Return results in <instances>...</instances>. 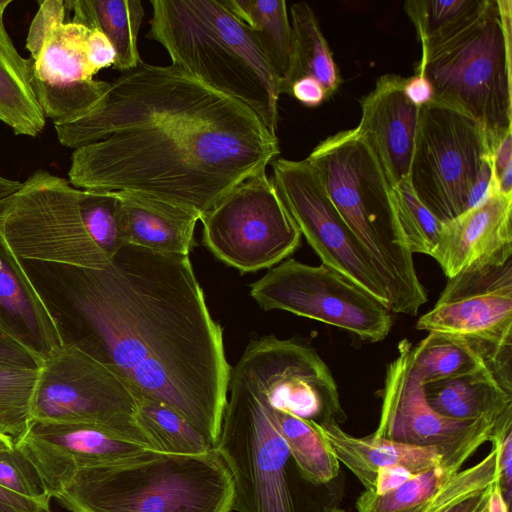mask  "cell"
<instances>
[{
  "mask_svg": "<svg viewBox=\"0 0 512 512\" xmlns=\"http://www.w3.org/2000/svg\"><path fill=\"white\" fill-rule=\"evenodd\" d=\"M54 128L74 149V187L136 193L200 216L280 152L246 105L174 64L143 60L109 82L96 107Z\"/></svg>",
  "mask_w": 512,
  "mask_h": 512,
  "instance_id": "1",
  "label": "cell"
},
{
  "mask_svg": "<svg viewBox=\"0 0 512 512\" xmlns=\"http://www.w3.org/2000/svg\"><path fill=\"white\" fill-rule=\"evenodd\" d=\"M14 446V441L12 438L0 434V448H12Z\"/></svg>",
  "mask_w": 512,
  "mask_h": 512,
  "instance_id": "46",
  "label": "cell"
},
{
  "mask_svg": "<svg viewBox=\"0 0 512 512\" xmlns=\"http://www.w3.org/2000/svg\"><path fill=\"white\" fill-rule=\"evenodd\" d=\"M253 34L281 83L292 59V27L284 0H221ZM281 90V87H280Z\"/></svg>",
  "mask_w": 512,
  "mask_h": 512,
  "instance_id": "29",
  "label": "cell"
},
{
  "mask_svg": "<svg viewBox=\"0 0 512 512\" xmlns=\"http://www.w3.org/2000/svg\"><path fill=\"white\" fill-rule=\"evenodd\" d=\"M39 264L43 297L68 321L65 341L136 398L174 409L215 449L232 368L189 255L129 244L101 270Z\"/></svg>",
  "mask_w": 512,
  "mask_h": 512,
  "instance_id": "2",
  "label": "cell"
},
{
  "mask_svg": "<svg viewBox=\"0 0 512 512\" xmlns=\"http://www.w3.org/2000/svg\"><path fill=\"white\" fill-rule=\"evenodd\" d=\"M136 412L137 399L128 385L70 341L39 368L31 420L91 425L152 449Z\"/></svg>",
  "mask_w": 512,
  "mask_h": 512,
  "instance_id": "10",
  "label": "cell"
},
{
  "mask_svg": "<svg viewBox=\"0 0 512 512\" xmlns=\"http://www.w3.org/2000/svg\"><path fill=\"white\" fill-rule=\"evenodd\" d=\"M265 404L288 446L290 456L301 477L314 485L326 484L335 479L339 474L340 462L318 423L273 409L266 402Z\"/></svg>",
  "mask_w": 512,
  "mask_h": 512,
  "instance_id": "30",
  "label": "cell"
},
{
  "mask_svg": "<svg viewBox=\"0 0 512 512\" xmlns=\"http://www.w3.org/2000/svg\"><path fill=\"white\" fill-rule=\"evenodd\" d=\"M394 189L397 215L410 251L433 257L442 224L417 198L409 177Z\"/></svg>",
  "mask_w": 512,
  "mask_h": 512,
  "instance_id": "35",
  "label": "cell"
},
{
  "mask_svg": "<svg viewBox=\"0 0 512 512\" xmlns=\"http://www.w3.org/2000/svg\"><path fill=\"white\" fill-rule=\"evenodd\" d=\"M42 363L28 351L0 334V367L39 369Z\"/></svg>",
  "mask_w": 512,
  "mask_h": 512,
  "instance_id": "37",
  "label": "cell"
},
{
  "mask_svg": "<svg viewBox=\"0 0 512 512\" xmlns=\"http://www.w3.org/2000/svg\"><path fill=\"white\" fill-rule=\"evenodd\" d=\"M128 245L158 253L189 255L200 215L148 196L118 192Z\"/></svg>",
  "mask_w": 512,
  "mask_h": 512,
  "instance_id": "24",
  "label": "cell"
},
{
  "mask_svg": "<svg viewBox=\"0 0 512 512\" xmlns=\"http://www.w3.org/2000/svg\"><path fill=\"white\" fill-rule=\"evenodd\" d=\"M39 369L0 367V434L16 441L31 421V402Z\"/></svg>",
  "mask_w": 512,
  "mask_h": 512,
  "instance_id": "34",
  "label": "cell"
},
{
  "mask_svg": "<svg viewBox=\"0 0 512 512\" xmlns=\"http://www.w3.org/2000/svg\"><path fill=\"white\" fill-rule=\"evenodd\" d=\"M231 372L273 409L318 424L345 419L330 369L301 342L274 335L252 340Z\"/></svg>",
  "mask_w": 512,
  "mask_h": 512,
  "instance_id": "14",
  "label": "cell"
},
{
  "mask_svg": "<svg viewBox=\"0 0 512 512\" xmlns=\"http://www.w3.org/2000/svg\"><path fill=\"white\" fill-rule=\"evenodd\" d=\"M491 156L474 119L435 100L420 108L409 180L438 220L451 221L469 210L471 191Z\"/></svg>",
  "mask_w": 512,
  "mask_h": 512,
  "instance_id": "11",
  "label": "cell"
},
{
  "mask_svg": "<svg viewBox=\"0 0 512 512\" xmlns=\"http://www.w3.org/2000/svg\"><path fill=\"white\" fill-rule=\"evenodd\" d=\"M0 486L28 498L49 497L37 469L15 445L0 448Z\"/></svg>",
  "mask_w": 512,
  "mask_h": 512,
  "instance_id": "36",
  "label": "cell"
},
{
  "mask_svg": "<svg viewBox=\"0 0 512 512\" xmlns=\"http://www.w3.org/2000/svg\"><path fill=\"white\" fill-rule=\"evenodd\" d=\"M14 445L37 469L50 498L81 468L129 458L150 449L101 428L31 420Z\"/></svg>",
  "mask_w": 512,
  "mask_h": 512,
  "instance_id": "18",
  "label": "cell"
},
{
  "mask_svg": "<svg viewBox=\"0 0 512 512\" xmlns=\"http://www.w3.org/2000/svg\"><path fill=\"white\" fill-rule=\"evenodd\" d=\"M461 467L445 463L418 473L384 493L364 490L356 500L357 512H417Z\"/></svg>",
  "mask_w": 512,
  "mask_h": 512,
  "instance_id": "32",
  "label": "cell"
},
{
  "mask_svg": "<svg viewBox=\"0 0 512 512\" xmlns=\"http://www.w3.org/2000/svg\"><path fill=\"white\" fill-rule=\"evenodd\" d=\"M481 512H487V504Z\"/></svg>",
  "mask_w": 512,
  "mask_h": 512,
  "instance_id": "48",
  "label": "cell"
},
{
  "mask_svg": "<svg viewBox=\"0 0 512 512\" xmlns=\"http://www.w3.org/2000/svg\"><path fill=\"white\" fill-rule=\"evenodd\" d=\"M487 0H408L404 10L422 48L452 34L478 15Z\"/></svg>",
  "mask_w": 512,
  "mask_h": 512,
  "instance_id": "33",
  "label": "cell"
},
{
  "mask_svg": "<svg viewBox=\"0 0 512 512\" xmlns=\"http://www.w3.org/2000/svg\"><path fill=\"white\" fill-rule=\"evenodd\" d=\"M492 485L453 502L439 512H481L488 502Z\"/></svg>",
  "mask_w": 512,
  "mask_h": 512,
  "instance_id": "44",
  "label": "cell"
},
{
  "mask_svg": "<svg viewBox=\"0 0 512 512\" xmlns=\"http://www.w3.org/2000/svg\"><path fill=\"white\" fill-rule=\"evenodd\" d=\"M0 334L41 363L65 343L53 311L23 262L1 238Z\"/></svg>",
  "mask_w": 512,
  "mask_h": 512,
  "instance_id": "21",
  "label": "cell"
},
{
  "mask_svg": "<svg viewBox=\"0 0 512 512\" xmlns=\"http://www.w3.org/2000/svg\"><path fill=\"white\" fill-rule=\"evenodd\" d=\"M199 220L206 248L241 273L271 269L301 242L266 169L239 182Z\"/></svg>",
  "mask_w": 512,
  "mask_h": 512,
  "instance_id": "12",
  "label": "cell"
},
{
  "mask_svg": "<svg viewBox=\"0 0 512 512\" xmlns=\"http://www.w3.org/2000/svg\"><path fill=\"white\" fill-rule=\"evenodd\" d=\"M404 92L407 98L417 107L430 103L434 98L430 82L419 74L406 78Z\"/></svg>",
  "mask_w": 512,
  "mask_h": 512,
  "instance_id": "42",
  "label": "cell"
},
{
  "mask_svg": "<svg viewBox=\"0 0 512 512\" xmlns=\"http://www.w3.org/2000/svg\"><path fill=\"white\" fill-rule=\"evenodd\" d=\"M272 182L278 195L325 264L388 308V298L370 260L307 161L274 159Z\"/></svg>",
  "mask_w": 512,
  "mask_h": 512,
  "instance_id": "16",
  "label": "cell"
},
{
  "mask_svg": "<svg viewBox=\"0 0 512 512\" xmlns=\"http://www.w3.org/2000/svg\"><path fill=\"white\" fill-rule=\"evenodd\" d=\"M229 398L215 449L233 479V510L298 512L288 446L261 396L230 373Z\"/></svg>",
  "mask_w": 512,
  "mask_h": 512,
  "instance_id": "9",
  "label": "cell"
},
{
  "mask_svg": "<svg viewBox=\"0 0 512 512\" xmlns=\"http://www.w3.org/2000/svg\"><path fill=\"white\" fill-rule=\"evenodd\" d=\"M413 369L426 385L475 373L490 366L512 368V347L464 336L431 332L411 350Z\"/></svg>",
  "mask_w": 512,
  "mask_h": 512,
  "instance_id": "25",
  "label": "cell"
},
{
  "mask_svg": "<svg viewBox=\"0 0 512 512\" xmlns=\"http://www.w3.org/2000/svg\"><path fill=\"white\" fill-rule=\"evenodd\" d=\"M66 13L63 0L39 2L26 39L32 88L45 117L54 123L78 118L100 103L109 82L94 76L115 61L103 33L65 21Z\"/></svg>",
  "mask_w": 512,
  "mask_h": 512,
  "instance_id": "8",
  "label": "cell"
},
{
  "mask_svg": "<svg viewBox=\"0 0 512 512\" xmlns=\"http://www.w3.org/2000/svg\"><path fill=\"white\" fill-rule=\"evenodd\" d=\"M147 38L172 64L250 108L277 136L281 80L253 34L221 0H151Z\"/></svg>",
  "mask_w": 512,
  "mask_h": 512,
  "instance_id": "5",
  "label": "cell"
},
{
  "mask_svg": "<svg viewBox=\"0 0 512 512\" xmlns=\"http://www.w3.org/2000/svg\"><path fill=\"white\" fill-rule=\"evenodd\" d=\"M325 512H345V511H343V510H341V509L333 508V509H328V510H326Z\"/></svg>",
  "mask_w": 512,
  "mask_h": 512,
  "instance_id": "47",
  "label": "cell"
},
{
  "mask_svg": "<svg viewBox=\"0 0 512 512\" xmlns=\"http://www.w3.org/2000/svg\"><path fill=\"white\" fill-rule=\"evenodd\" d=\"M289 95L310 107L318 106L328 99L323 86L311 77H303L294 82Z\"/></svg>",
  "mask_w": 512,
  "mask_h": 512,
  "instance_id": "40",
  "label": "cell"
},
{
  "mask_svg": "<svg viewBox=\"0 0 512 512\" xmlns=\"http://www.w3.org/2000/svg\"><path fill=\"white\" fill-rule=\"evenodd\" d=\"M512 1L487 0L461 28L422 48L415 74L424 76L433 100L474 119L491 152L512 132Z\"/></svg>",
  "mask_w": 512,
  "mask_h": 512,
  "instance_id": "7",
  "label": "cell"
},
{
  "mask_svg": "<svg viewBox=\"0 0 512 512\" xmlns=\"http://www.w3.org/2000/svg\"><path fill=\"white\" fill-rule=\"evenodd\" d=\"M493 180L496 182L502 174L512 167V132H508L492 153Z\"/></svg>",
  "mask_w": 512,
  "mask_h": 512,
  "instance_id": "43",
  "label": "cell"
},
{
  "mask_svg": "<svg viewBox=\"0 0 512 512\" xmlns=\"http://www.w3.org/2000/svg\"><path fill=\"white\" fill-rule=\"evenodd\" d=\"M418 330L512 347V258L475 266L448 278Z\"/></svg>",
  "mask_w": 512,
  "mask_h": 512,
  "instance_id": "17",
  "label": "cell"
},
{
  "mask_svg": "<svg viewBox=\"0 0 512 512\" xmlns=\"http://www.w3.org/2000/svg\"><path fill=\"white\" fill-rule=\"evenodd\" d=\"M487 512H509V505L503 496L499 480L492 485L487 502Z\"/></svg>",
  "mask_w": 512,
  "mask_h": 512,
  "instance_id": "45",
  "label": "cell"
},
{
  "mask_svg": "<svg viewBox=\"0 0 512 512\" xmlns=\"http://www.w3.org/2000/svg\"><path fill=\"white\" fill-rule=\"evenodd\" d=\"M306 159L367 254L390 312L417 315L427 292L399 223L394 189L365 138L357 128L340 131Z\"/></svg>",
  "mask_w": 512,
  "mask_h": 512,
  "instance_id": "4",
  "label": "cell"
},
{
  "mask_svg": "<svg viewBox=\"0 0 512 512\" xmlns=\"http://www.w3.org/2000/svg\"><path fill=\"white\" fill-rule=\"evenodd\" d=\"M340 463H343L365 487L373 491L381 467L399 465L414 474L444 463L436 448L421 447L380 438L374 434L355 437L336 422L318 424Z\"/></svg>",
  "mask_w": 512,
  "mask_h": 512,
  "instance_id": "23",
  "label": "cell"
},
{
  "mask_svg": "<svg viewBox=\"0 0 512 512\" xmlns=\"http://www.w3.org/2000/svg\"><path fill=\"white\" fill-rule=\"evenodd\" d=\"M136 399V421L153 450L168 454L200 455L214 449L174 409L151 399Z\"/></svg>",
  "mask_w": 512,
  "mask_h": 512,
  "instance_id": "31",
  "label": "cell"
},
{
  "mask_svg": "<svg viewBox=\"0 0 512 512\" xmlns=\"http://www.w3.org/2000/svg\"><path fill=\"white\" fill-rule=\"evenodd\" d=\"M424 389L429 405L445 417L494 423L492 440L512 431V368L490 366L426 384Z\"/></svg>",
  "mask_w": 512,
  "mask_h": 512,
  "instance_id": "22",
  "label": "cell"
},
{
  "mask_svg": "<svg viewBox=\"0 0 512 512\" xmlns=\"http://www.w3.org/2000/svg\"><path fill=\"white\" fill-rule=\"evenodd\" d=\"M512 195L492 181L488 197L455 219L443 222L432 258L452 278L475 266L512 258Z\"/></svg>",
  "mask_w": 512,
  "mask_h": 512,
  "instance_id": "19",
  "label": "cell"
},
{
  "mask_svg": "<svg viewBox=\"0 0 512 512\" xmlns=\"http://www.w3.org/2000/svg\"><path fill=\"white\" fill-rule=\"evenodd\" d=\"M71 21L103 33L113 46V67L122 72L135 68L142 60L137 36L144 17L139 0H66Z\"/></svg>",
  "mask_w": 512,
  "mask_h": 512,
  "instance_id": "27",
  "label": "cell"
},
{
  "mask_svg": "<svg viewBox=\"0 0 512 512\" xmlns=\"http://www.w3.org/2000/svg\"><path fill=\"white\" fill-rule=\"evenodd\" d=\"M493 441H496L499 447L498 468L500 486L507 504L510 505L512 485V431L507 433L504 437Z\"/></svg>",
  "mask_w": 512,
  "mask_h": 512,
  "instance_id": "39",
  "label": "cell"
},
{
  "mask_svg": "<svg viewBox=\"0 0 512 512\" xmlns=\"http://www.w3.org/2000/svg\"><path fill=\"white\" fill-rule=\"evenodd\" d=\"M406 77L386 74L361 99L356 127L371 147L390 185L409 177L420 108L406 96Z\"/></svg>",
  "mask_w": 512,
  "mask_h": 512,
  "instance_id": "20",
  "label": "cell"
},
{
  "mask_svg": "<svg viewBox=\"0 0 512 512\" xmlns=\"http://www.w3.org/2000/svg\"><path fill=\"white\" fill-rule=\"evenodd\" d=\"M55 499L69 512H231L234 484L216 449L200 455L147 449L79 469Z\"/></svg>",
  "mask_w": 512,
  "mask_h": 512,
  "instance_id": "6",
  "label": "cell"
},
{
  "mask_svg": "<svg viewBox=\"0 0 512 512\" xmlns=\"http://www.w3.org/2000/svg\"><path fill=\"white\" fill-rule=\"evenodd\" d=\"M12 0H0V121L14 134L35 137L46 117L31 84V60L18 52L5 24L4 13Z\"/></svg>",
  "mask_w": 512,
  "mask_h": 512,
  "instance_id": "26",
  "label": "cell"
},
{
  "mask_svg": "<svg viewBox=\"0 0 512 512\" xmlns=\"http://www.w3.org/2000/svg\"><path fill=\"white\" fill-rule=\"evenodd\" d=\"M414 475L416 474L399 465L381 467L377 472L374 489L371 492L384 494L398 487Z\"/></svg>",
  "mask_w": 512,
  "mask_h": 512,
  "instance_id": "41",
  "label": "cell"
},
{
  "mask_svg": "<svg viewBox=\"0 0 512 512\" xmlns=\"http://www.w3.org/2000/svg\"><path fill=\"white\" fill-rule=\"evenodd\" d=\"M50 500L28 498L0 486V512H52Z\"/></svg>",
  "mask_w": 512,
  "mask_h": 512,
  "instance_id": "38",
  "label": "cell"
},
{
  "mask_svg": "<svg viewBox=\"0 0 512 512\" xmlns=\"http://www.w3.org/2000/svg\"><path fill=\"white\" fill-rule=\"evenodd\" d=\"M0 238L21 260L101 270L128 239L118 192L34 171L0 200Z\"/></svg>",
  "mask_w": 512,
  "mask_h": 512,
  "instance_id": "3",
  "label": "cell"
},
{
  "mask_svg": "<svg viewBox=\"0 0 512 512\" xmlns=\"http://www.w3.org/2000/svg\"><path fill=\"white\" fill-rule=\"evenodd\" d=\"M250 295L265 310L320 321L365 341L383 340L393 324L386 305L325 264L285 260L253 282Z\"/></svg>",
  "mask_w": 512,
  "mask_h": 512,
  "instance_id": "13",
  "label": "cell"
},
{
  "mask_svg": "<svg viewBox=\"0 0 512 512\" xmlns=\"http://www.w3.org/2000/svg\"><path fill=\"white\" fill-rule=\"evenodd\" d=\"M290 12L292 59L289 73L281 83V94L289 95L294 82L311 77L323 86L329 98L338 90L341 77L317 17L306 2L294 3Z\"/></svg>",
  "mask_w": 512,
  "mask_h": 512,
  "instance_id": "28",
  "label": "cell"
},
{
  "mask_svg": "<svg viewBox=\"0 0 512 512\" xmlns=\"http://www.w3.org/2000/svg\"><path fill=\"white\" fill-rule=\"evenodd\" d=\"M412 344L403 339L396 358L387 366L381 392V409L375 436L391 441L436 448L445 464L462 468L465 462L496 434L487 420H458L432 409L424 384L411 362Z\"/></svg>",
  "mask_w": 512,
  "mask_h": 512,
  "instance_id": "15",
  "label": "cell"
}]
</instances>
